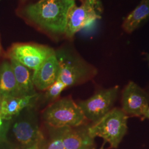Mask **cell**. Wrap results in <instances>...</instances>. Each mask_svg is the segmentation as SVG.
<instances>
[{"instance_id":"obj_12","label":"cell","mask_w":149,"mask_h":149,"mask_svg":"<svg viewBox=\"0 0 149 149\" xmlns=\"http://www.w3.org/2000/svg\"><path fill=\"white\" fill-rule=\"evenodd\" d=\"M88 126L64 127L63 136L65 149H91L94 148V139L88 132Z\"/></svg>"},{"instance_id":"obj_17","label":"cell","mask_w":149,"mask_h":149,"mask_svg":"<svg viewBox=\"0 0 149 149\" xmlns=\"http://www.w3.org/2000/svg\"><path fill=\"white\" fill-rule=\"evenodd\" d=\"M66 87H67L61 81L59 80H56L53 85L46 90V92L44 97L45 101L49 102L56 100Z\"/></svg>"},{"instance_id":"obj_11","label":"cell","mask_w":149,"mask_h":149,"mask_svg":"<svg viewBox=\"0 0 149 149\" xmlns=\"http://www.w3.org/2000/svg\"><path fill=\"white\" fill-rule=\"evenodd\" d=\"M39 97L38 93L33 96L3 97L0 116L4 120H11L26 108L35 106Z\"/></svg>"},{"instance_id":"obj_5","label":"cell","mask_w":149,"mask_h":149,"mask_svg":"<svg viewBox=\"0 0 149 149\" xmlns=\"http://www.w3.org/2000/svg\"><path fill=\"white\" fill-rule=\"evenodd\" d=\"M10 129L19 144L17 148L27 149L38 145L42 137L35 106L28 107L11 120Z\"/></svg>"},{"instance_id":"obj_6","label":"cell","mask_w":149,"mask_h":149,"mask_svg":"<svg viewBox=\"0 0 149 149\" xmlns=\"http://www.w3.org/2000/svg\"><path fill=\"white\" fill-rule=\"evenodd\" d=\"M55 53L52 48L43 45L16 43L10 49L8 56L34 71Z\"/></svg>"},{"instance_id":"obj_27","label":"cell","mask_w":149,"mask_h":149,"mask_svg":"<svg viewBox=\"0 0 149 149\" xmlns=\"http://www.w3.org/2000/svg\"><path fill=\"white\" fill-rule=\"evenodd\" d=\"M16 149H22V148H16Z\"/></svg>"},{"instance_id":"obj_3","label":"cell","mask_w":149,"mask_h":149,"mask_svg":"<svg viewBox=\"0 0 149 149\" xmlns=\"http://www.w3.org/2000/svg\"><path fill=\"white\" fill-rule=\"evenodd\" d=\"M45 125L53 128H74L84 125L87 119L77 103L66 97L54 102L42 114Z\"/></svg>"},{"instance_id":"obj_30","label":"cell","mask_w":149,"mask_h":149,"mask_svg":"<svg viewBox=\"0 0 149 149\" xmlns=\"http://www.w3.org/2000/svg\"><path fill=\"white\" fill-rule=\"evenodd\" d=\"M0 1H1V0H0Z\"/></svg>"},{"instance_id":"obj_4","label":"cell","mask_w":149,"mask_h":149,"mask_svg":"<svg viewBox=\"0 0 149 149\" xmlns=\"http://www.w3.org/2000/svg\"><path fill=\"white\" fill-rule=\"evenodd\" d=\"M127 114L123 110L114 108L97 122L88 127V132L93 139L100 137L113 149L117 148L127 131Z\"/></svg>"},{"instance_id":"obj_16","label":"cell","mask_w":149,"mask_h":149,"mask_svg":"<svg viewBox=\"0 0 149 149\" xmlns=\"http://www.w3.org/2000/svg\"><path fill=\"white\" fill-rule=\"evenodd\" d=\"M47 127L48 133L45 135L42 132V137L38 144L39 149H65L63 140L64 127Z\"/></svg>"},{"instance_id":"obj_9","label":"cell","mask_w":149,"mask_h":149,"mask_svg":"<svg viewBox=\"0 0 149 149\" xmlns=\"http://www.w3.org/2000/svg\"><path fill=\"white\" fill-rule=\"evenodd\" d=\"M122 104L124 112L136 117H143L149 107L146 95L133 82H130L123 91Z\"/></svg>"},{"instance_id":"obj_23","label":"cell","mask_w":149,"mask_h":149,"mask_svg":"<svg viewBox=\"0 0 149 149\" xmlns=\"http://www.w3.org/2000/svg\"><path fill=\"white\" fill-rule=\"evenodd\" d=\"M4 122H5V120L2 118L1 116H0V126L2 125L3 124Z\"/></svg>"},{"instance_id":"obj_15","label":"cell","mask_w":149,"mask_h":149,"mask_svg":"<svg viewBox=\"0 0 149 149\" xmlns=\"http://www.w3.org/2000/svg\"><path fill=\"white\" fill-rule=\"evenodd\" d=\"M149 18V0H142L133 11L124 19L122 28L128 33L133 32L140 24Z\"/></svg>"},{"instance_id":"obj_7","label":"cell","mask_w":149,"mask_h":149,"mask_svg":"<svg viewBox=\"0 0 149 149\" xmlns=\"http://www.w3.org/2000/svg\"><path fill=\"white\" fill-rule=\"evenodd\" d=\"M118 87L102 90L88 99L77 103L87 120L93 123L99 121L111 111L117 96Z\"/></svg>"},{"instance_id":"obj_28","label":"cell","mask_w":149,"mask_h":149,"mask_svg":"<svg viewBox=\"0 0 149 149\" xmlns=\"http://www.w3.org/2000/svg\"><path fill=\"white\" fill-rule=\"evenodd\" d=\"M95 149V148H92V149Z\"/></svg>"},{"instance_id":"obj_8","label":"cell","mask_w":149,"mask_h":149,"mask_svg":"<svg viewBox=\"0 0 149 149\" xmlns=\"http://www.w3.org/2000/svg\"><path fill=\"white\" fill-rule=\"evenodd\" d=\"M100 18L98 13L87 1H84L80 6L74 3L68 13L65 34L68 38H72L76 33Z\"/></svg>"},{"instance_id":"obj_10","label":"cell","mask_w":149,"mask_h":149,"mask_svg":"<svg viewBox=\"0 0 149 149\" xmlns=\"http://www.w3.org/2000/svg\"><path fill=\"white\" fill-rule=\"evenodd\" d=\"M59 74V63L55 53L33 71V82L35 88L41 91L46 90L58 80Z\"/></svg>"},{"instance_id":"obj_14","label":"cell","mask_w":149,"mask_h":149,"mask_svg":"<svg viewBox=\"0 0 149 149\" xmlns=\"http://www.w3.org/2000/svg\"><path fill=\"white\" fill-rule=\"evenodd\" d=\"M0 94L2 97L21 96L11 63L7 61L0 65Z\"/></svg>"},{"instance_id":"obj_19","label":"cell","mask_w":149,"mask_h":149,"mask_svg":"<svg viewBox=\"0 0 149 149\" xmlns=\"http://www.w3.org/2000/svg\"><path fill=\"white\" fill-rule=\"evenodd\" d=\"M15 144L8 139L0 140V149H16Z\"/></svg>"},{"instance_id":"obj_2","label":"cell","mask_w":149,"mask_h":149,"mask_svg":"<svg viewBox=\"0 0 149 149\" xmlns=\"http://www.w3.org/2000/svg\"><path fill=\"white\" fill-rule=\"evenodd\" d=\"M55 55L59 65L58 80L67 87L79 85L96 74L95 68L69 49H59Z\"/></svg>"},{"instance_id":"obj_18","label":"cell","mask_w":149,"mask_h":149,"mask_svg":"<svg viewBox=\"0 0 149 149\" xmlns=\"http://www.w3.org/2000/svg\"><path fill=\"white\" fill-rule=\"evenodd\" d=\"M11 120H5L3 124L0 126V140L7 139V134L10 127Z\"/></svg>"},{"instance_id":"obj_29","label":"cell","mask_w":149,"mask_h":149,"mask_svg":"<svg viewBox=\"0 0 149 149\" xmlns=\"http://www.w3.org/2000/svg\"></svg>"},{"instance_id":"obj_26","label":"cell","mask_w":149,"mask_h":149,"mask_svg":"<svg viewBox=\"0 0 149 149\" xmlns=\"http://www.w3.org/2000/svg\"><path fill=\"white\" fill-rule=\"evenodd\" d=\"M104 144H103V145L102 146L101 148L100 149H104Z\"/></svg>"},{"instance_id":"obj_21","label":"cell","mask_w":149,"mask_h":149,"mask_svg":"<svg viewBox=\"0 0 149 149\" xmlns=\"http://www.w3.org/2000/svg\"><path fill=\"white\" fill-rule=\"evenodd\" d=\"M143 119H149V108L147 109V111L145 113L143 117Z\"/></svg>"},{"instance_id":"obj_25","label":"cell","mask_w":149,"mask_h":149,"mask_svg":"<svg viewBox=\"0 0 149 149\" xmlns=\"http://www.w3.org/2000/svg\"><path fill=\"white\" fill-rule=\"evenodd\" d=\"M1 53H2V47H1V43H0V56L1 55Z\"/></svg>"},{"instance_id":"obj_1","label":"cell","mask_w":149,"mask_h":149,"mask_svg":"<svg viewBox=\"0 0 149 149\" xmlns=\"http://www.w3.org/2000/svg\"><path fill=\"white\" fill-rule=\"evenodd\" d=\"M74 0H39L26 6L23 12L28 20L54 34H65L66 18Z\"/></svg>"},{"instance_id":"obj_24","label":"cell","mask_w":149,"mask_h":149,"mask_svg":"<svg viewBox=\"0 0 149 149\" xmlns=\"http://www.w3.org/2000/svg\"><path fill=\"white\" fill-rule=\"evenodd\" d=\"M1 102H2V97H0V112H1Z\"/></svg>"},{"instance_id":"obj_13","label":"cell","mask_w":149,"mask_h":149,"mask_svg":"<svg viewBox=\"0 0 149 149\" xmlns=\"http://www.w3.org/2000/svg\"><path fill=\"white\" fill-rule=\"evenodd\" d=\"M10 63L16 78L21 96H33L37 93L33 82V74L26 66L10 59Z\"/></svg>"},{"instance_id":"obj_20","label":"cell","mask_w":149,"mask_h":149,"mask_svg":"<svg viewBox=\"0 0 149 149\" xmlns=\"http://www.w3.org/2000/svg\"><path fill=\"white\" fill-rule=\"evenodd\" d=\"M97 12H101L102 11L101 0H86Z\"/></svg>"},{"instance_id":"obj_22","label":"cell","mask_w":149,"mask_h":149,"mask_svg":"<svg viewBox=\"0 0 149 149\" xmlns=\"http://www.w3.org/2000/svg\"><path fill=\"white\" fill-rule=\"evenodd\" d=\"M27 149H39V148H38V145H34V146H33L32 147H31V148Z\"/></svg>"}]
</instances>
